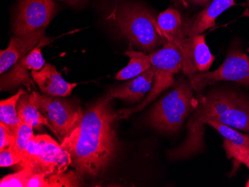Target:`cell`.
<instances>
[{
	"mask_svg": "<svg viewBox=\"0 0 249 187\" xmlns=\"http://www.w3.org/2000/svg\"><path fill=\"white\" fill-rule=\"evenodd\" d=\"M103 98L84 113L80 123L61 142L78 174L96 178L111 166L118 155L115 122L119 119Z\"/></svg>",
	"mask_w": 249,
	"mask_h": 187,
	"instance_id": "6da1fadb",
	"label": "cell"
},
{
	"mask_svg": "<svg viewBox=\"0 0 249 187\" xmlns=\"http://www.w3.org/2000/svg\"><path fill=\"white\" fill-rule=\"evenodd\" d=\"M197 104L187 124L186 139L169 151L172 160H184L204 149L205 125L216 121L249 134V97L232 90L214 89L205 94L197 93Z\"/></svg>",
	"mask_w": 249,
	"mask_h": 187,
	"instance_id": "7a4b0ae2",
	"label": "cell"
},
{
	"mask_svg": "<svg viewBox=\"0 0 249 187\" xmlns=\"http://www.w3.org/2000/svg\"><path fill=\"white\" fill-rule=\"evenodd\" d=\"M107 19L114 23L130 45L152 53L165 43L155 12L141 3L125 0H106Z\"/></svg>",
	"mask_w": 249,
	"mask_h": 187,
	"instance_id": "3957f363",
	"label": "cell"
},
{
	"mask_svg": "<svg viewBox=\"0 0 249 187\" xmlns=\"http://www.w3.org/2000/svg\"><path fill=\"white\" fill-rule=\"evenodd\" d=\"M194 92L190 80L180 77L173 90L151 109L147 119L149 125L162 133L178 131L196 108L198 101Z\"/></svg>",
	"mask_w": 249,
	"mask_h": 187,
	"instance_id": "277c9868",
	"label": "cell"
},
{
	"mask_svg": "<svg viewBox=\"0 0 249 187\" xmlns=\"http://www.w3.org/2000/svg\"><path fill=\"white\" fill-rule=\"evenodd\" d=\"M152 68L155 72L153 85L150 92L141 103L131 107L122 109L117 112L119 119H127L142 111L148 104L160 96L163 91L174 86L175 75L182 69V57L177 47L172 43L165 42L160 50L149 54Z\"/></svg>",
	"mask_w": 249,
	"mask_h": 187,
	"instance_id": "5b68a950",
	"label": "cell"
},
{
	"mask_svg": "<svg viewBox=\"0 0 249 187\" xmlns=\"http://www.w3.org/2000/svg\"><path fill=\"white\" fill-rule=\"evenodd\" d=\"M72 160L70 153L47 135L34 136L26 146L18 170L29 169L34 174L47 176L66 171Z\"/></svg>",
	"mask_w": 249,
	"mask_h": 187,
	"instance_id": "8992f818",
	"label": "cell"
},
{
	"mask_svg": "<svg viewBox=\"0 0 249 187\" xmlns=\"http://www.w3.org/2000/svg\"><path fill=\"white\" fill-rule=\"evenodd\" d=\"M30 96L34 104L48 120L53 133L61 142L80 123L83 111L71 102L36 91H32Z\"/></svg>",
	"mask_w": 249,
	"mask_h": 187,
	"instance_id": "52a82bcc",
	"label": "cell"
},
{
	"mask_svg": "<svg viewBox=\"0 0 249 187\" xmlns=\"http://www.w3.org/2000/svg\"><path fill=\"white\" fill-rule=\"evenodd\" d=\"M190 82L197 93L219 82H236L249 88V57L235 46L229 50L225 61L216 70L198 73Z\"/></svg>",
	"mask_w": 249,
	"mask_h": 187,
	"instance_id": "ba28073f",
	"label": "cell"
},
{
	"mask_svg": "<svg viewBox=\"0 0 249 187\" xmlns=\"http://www.w3.org/2000/svg\"><path fill=\"white\" fill-rule=\"evenodd\" d=\"M183 17L176 8H170L157 17L158 26L165 41L177 47L182 57V71L189 80L196 75L192 57L191 37L183 30Z\"/></svg>",
	"mask_w": 249,
	"mask_h": 187,
	"instance_id": "9c48e42d",
	"label": "cell"
},
{
	"mask_svg": "<svg viewBox=\"0 0 249 187\" xmlns=\"http://www.w3.org/2000/svg\"><path fill=\"white\" fill-rule=\"evenodd\" d=\"M58 12L53 0H19L17 8L13 30L16 36L46 29Z\"/></svg>",
	"mask_w": 249,
	"mask_h": 187,
	"instance_id": "30bf717a",
	"label": "cell"
},
{
	"mask_svg": "<svg viewBox=\"0 0 249 187\" xmlns=\"http://www.w3.org/2000/svg\"><path fill=\"white\" fill-rule=\"evenodd\" d=\"M53 39L43 37L40 43L26 56L22 57L10 70L1 75L0 86L2 91L14 90L19 85H25L28 88L36 86L32 75L29 70L39 71L45 66V60L42 54V48L51 43Z\"/></svg>",
	"mask_w": 249,
	"mask_h": 187,
	"instance_id": "8fae6325",
	"label": "cell"
},
{
	"mask_svg": "<svg viewBox=\"0 0 249 187\" xmlns=\"http://www.w3.org/2000/svg\"><path fill=\"white\" fill-rule=\"evenodd\" d=\"M208 125L223 137V148L228 158L233 159L234 170L245 164L249 170V136L238 130L216 121H208Z\"/></svg>",
	"mask_w": 249,
	"mask_h": 187,
	"instance_id": "7c38bea8",
	"label": "cell"
},
{
	"mask_svg": "<svg viewBox=\"0 0 249 187\" xmlns=\"http://www.w3.org/2000/svg\"><path fill=\"white\" fill-rule=\"evenodd\" d=\"M237 4L234 0H212L208 7L188 17H183V30L187 37L203 34L216 26V19Z\"/></svg>",
	"mask_w": 249,
	"mask_h": 187,
	"instance_id": "4fadbf2b",
	"label": "cell"
},
{
	"mask_svg": "<svg viewBox=\"0 0 249 187\" xmlns=\"http://www.w3.org/2000/svg\"><path fill=\"white\" fill-rule=\"evenodd\" d=\"M154 79L155 72L152 68H151V69L139 76L112 88L105 98L107 101L118 99L125 102H141L142 99L150 92L153 85Z\"/></svg>",
	"mask_w": 249,
	"mask_h": 187,
	"instance_id": "5bb4252c",
	"label": "cell"
},
{
	"mask_svg": "<svg viewBox=\"0 0 249 187\" xmlns=\"http://www.w3.org/2000/svg\"><path fill=\"white\" fill-rule=\"evenodd\" d=\"M45 30L40 29L22 36L10 39L6 50H1L0 73L1 75L12 68L22 57L26 56L45 37Z\"/></svg>",
	"mask_w": 249,
	"mask_h": 187,
	"instance_id": "9a60e30c",
	"label": "cell"
},
{
	"mask_svg": "<svg viewBox=\"0 0 249 187\" xmlns=\"http://www.w3.org/2000/svg\"><path fill=\"white\" fill-rule=\"evenodd\" d=\"M31 75L34 81L45 95L55 97H67L71 96L77 84L66 82L54 66L45 64L39 71L32 70Z\"/></svg>",
	"mask_w": 249,
	"mask_h": 187,
	"instance_id": "2e32d148",
	"label": "cell"
},
{
	"mask_svg": "<svg viewBox=\"0 0 249 187\" xmlns=\"http://www.w3.org/2000/svg\"><path fill=\"white\" fill-rule=\"evenodd\" d=\"M17 109L21 122L30 125L35 129L39 130L42 125H46L52 130L48 120L39 111L37 106L34 104L30 94H28L26 92L21 95Z\"/></svg>",
	"mask_w": 249,
	"mask_h": 187,
	"instance_id": "e0dca14e",
	"label": "cell"
},
{
	"mask_svg": "<svg viewBox=\"0 0 249 187\" xmlns=\"http://www.w3.org/2000/svg\"><path fill=\"white\" fill-rule=\"evenodd\" d=\"M124 55L129 58V62L125 68H123L116 75L115 79L118 81L134 79L152 68L149 54H145L144 51L129 50L124 51Z\"/></svg>",
	"mask_w": 249,
	"mask_h": 187,
	"instance_id": "ac0fdd59",
	"label": "cell"
},
{
	"mask_svg": "<svg viewBox=\"0 0 249 187\" xmlns=\"http://www.w3.org/2000/svg\"><path fill=\"white\" fill-rule=\"evenodd\" d=\"M205 34L190 36L192 41V57L194 69L196 75L201 72H208L215 61V57L207 45Z\"/></svg>",
	"mask_w": 249,
	"mask_h": 187,
	"instance_id": "d6986e66",
	"label": "cell"
},
{
	"mask_svg": "<svg viewBox=\"0 0 249 187\" xmlns=\"http://www.w3.org/2000/svg\"><path fill=\"white\" fill-rule=\"evenodd\" d=\"M24 92V90L19 89L13 96L0 102V121L6 125L14 133L22 122L18 116L17 105L21 95Z\"/></svg>",
	"mask_w": 249,
	"mask_h": 187,
	"instance_id": "ffe728a7",
	"label": "cell"
},
{
	"mask_svg": "<svg viewBox=\"0 0 249 187\" xmlns=\"http://www.w3.org/2000/svg\"><path fill=\"white\" fill-rule=\"evenodd\" d=\"M34 128L30 125L21 122L17 128L15 133V142L13 144L9 146L11 150L19 155L23 156L26 152V146L30 139L33 137Z\"/></svg>",
	"mask_w": 249,
	"mask_h": 187,
	"instance_id": "44dd1931",
	"label": "cell"
},
{
	"mask_svg": "<svg viewBox=\"0 0 249 187\" xmlns=\"http://www.w3.org/2000/svg\"><path fill=\"white\" fill-rule=\"evenodd\" d=\"M78 178L74 171L56 173L45 177V187H79Z\"/></svg>",
	"mask_w": 249,
	"mask_h": 187,
	"instance_id": "7402d4cb",
	"label": "cell"
},
{
	"mask_svg": "<svg viewBox=\"0 0 249 187\" xmlns=\"http://www.w3.org/2000/svg\"><path fill=\"white\" fill-rule=\"evenodd\" d=\"M34 173L29 169L5 176L0 181L1 187H27L28 182Z\"/></svg>",
	"mask_w": 249,
	"mask_h": 187,
	"instance_id": "603a6c76",
	"label": "cell"
},
{
	"mask_svg": "<svg viewBox=\"0 0 249 187\" xmlns=\"http://www.w3.org/2000/svg\"><path fill=\"white\" fill-rule=\"evenodd\" d=\"M22 156L11 150L8 147L0 150V167H9L18 164L22 161Z\"/></svg>",
	"mask_w": 249,
	"mask_h": 187,
	"instance_id": "cb8c5ba5",
	"label": "cell"
},
{
	"mask_svg": "<svg viewBox=\"0 0 249 187\" xmlns=\"http://www.w3.org/2000/svg\"><path fill=\"white\" fill-rule=\"evenodd\" d=\"M15 133L3 122H0V150L9 147L15 142Z\"/></svg>",
	"mask_w": 249,
	"mask_h": 187,
	"instance_id": "d4e9b609",
	"label": "cell"
},
{
	"mask_svg": "<svg viewBox=\"0 0 249 187\" xmlns=\"http://www.w3.org/2000/svg\"><path fill=\"white\" fill-rule=\"evenodd\" d=\"M212 0H177L178 3L184 6V8H206L211 3Z\"/></svg>",
	"mask_w": 249,
	"mask_h": 187,
	"instance_id": "484cf974",
	"label": "cell"
},
{
	"mask_svg": "<svg viewBox=\"0 0 249 187\" xmlns=\"http://www.w3.org/2000/svg\"><path fill=\"white\" fill-rule=\"evenodd\" d=\"M62 1L67 2V3L69 4V5H78V4L82 3L85 0H62Z\"/></svg>",
	"mask_w": 249,
	"mask_h": 187,
	"instance_id": "4316f807",
	"label": "cell"
},
{
	"mask_svg": "<svg viewBox=\"0 0 249 187\" xmlns=\"http://www.w3.org/2000/svg\"><path fill=\"white\" fill-rule=\"evenodd\" d=\"M246 8L243 14V17H248L249 19V0H246Z\"/></svg>",
	"mask_w": 249,
	"mask_h": 187,
	"instance_id": "83f0119b",
	"label": "cell"
},
{
	"mask_svg": "<svg viewBox=\"0 0 249 187\" xmlns=\"http://www.w3.org/2000/svg\"><path fill=\"white\" fill-rule=\"evenodd\" d=\"M247 51H248V52H249V49H248V50H247Z\"/></svg>",
	"mask_w": 249,
	"mask_h": 187,
	"instance_id": "f1b7e54d",
	"label": "cell"
},
{
	"mask_svg": "<svg viewBox=\"0 0 249 187\" xmlns=\"http://www.w3.org/2000/svg\"><path fill=\"white\" fill-rule=\"evenodd\" d=\"M248 135H249V134H248Z\"/></svg>",
	"mask_w": 249,
	"mask_h": 187,
	"instance_id": "f546056e",
	"label": "cell"
}]
</instances>
